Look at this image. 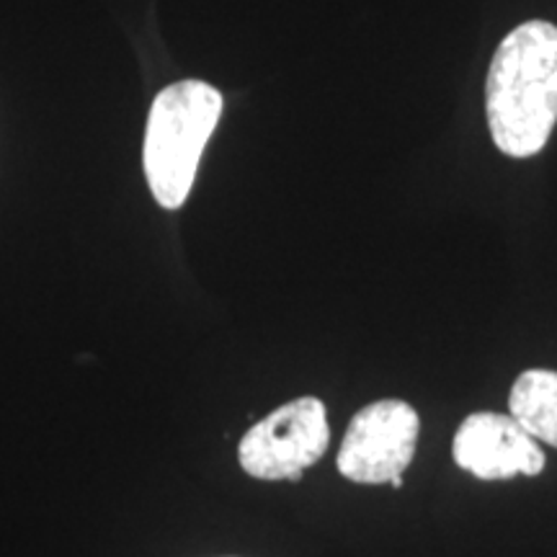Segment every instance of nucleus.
Returning a JSON list of instances; mask_svg holds the SVG:
<instances>
[{
  "label": "nucleus",
  "mask_w": 557,
  "mask_h": 557,
  "mask_svg": "<svg viewBox=\"0 0 557 557\" xmlns=\"http://www.w3.org/2000/svg\"><path fill=\"white\" fill-rule=\"evenodd\" d=\"M222 114V94L205 81H181L152 101L145 135V176L160 207L189 199L199 158Z\"/></svg>",
  "instance_id": "2"
},
{
  "label": "nucleus",
  "mask_w": 557,
  "mask_h": 557,
  "mask_svg": "<svg viewBox=\"0 0 557 557\" xmlns=\"http://www.w3.org/2000/svg\"><path fill=\"white\" fill-rule=\"evenodd\" d=\"M389 483H393V487H403V475L393 478V480H389Z\"/></svg>",
  "instance_id": "7"
},
{
  "label": "nucleus",
  "mask_w": 557,
  "mask_h": 557,
  "mask_svg": "<svg viewBox=\"0 0 557 557\" xmlns=\"http://www.w3.org/2000/svg\"><path fill=\"white\" fill-rule=\"evenodd\" d=\"M331 442L323 400L297 398L276 408L243 436L238 459L250 478L299 480Z\"/></svg>",
  "instance_id": "3"
},
{
  "label": "nucleus",
  "mask_w": 557,
  "mask_h": 557,
  "mask_svg": "<svg viewBox=\"0 0 557 557\" xmlns=\"http://www.w3.org/2000/svg\"><path fill=\"white\" fill-rule=\"evenodd\" d=\"M508 408L529 436L557 449V372L529 369L521 374L513 382Z\"/></svg>",
  "instance_id": "6"
},
{
  "label": "nucleus",
  "mask_w": 557,
  "mask_h": 557,
  "mask_svg": "<svg viewBox=\"0 0 557 557\" xmlns=\"http://www.w3.org/2000/svg\"><path fill=\"white\" fill-rule=\"evenodd\" d=\"M493 143L511 158L545 148L557 122V26L527 21L500 41L485 83Z\"/></svg>",
  "instance_id": "1"
},
{
  "label": "nucleus",
  "mask_w": 557,
  "mask_h": 557,
  "mask_svg": "<svg viewBox=\"0 0 557 557\" xmlns=\"http://www.w3.org/2000/svg\"><path fill=\"white\" fill-rule=\"evenodd\" d=\"M416 442L418 413L408 403H372L348 423L338 451V472L354 483H389L413 462Z\"/></svg>",
  "instance_id": "4"
},
{
  "label": "nucleus",
  "mask_w": 557,
  "mask_h": 557,
  "mask_svg": "<svg viewBox=\"0 0 557 557\" xmlns=\"http://www.w3.org/2000/svg\"><path fill=\"white\" fill-rule=\"evenodd\" d=\"M455 462L480 480L534 478L545 468L537 438L513 421V416L472 413L455 436Z\"/></svg>",
  "instance_id": "5"
}]
</instances>
